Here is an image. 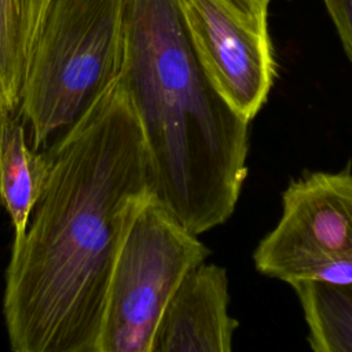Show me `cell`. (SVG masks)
I'll use <instances>...</instances> for the list:
<instances>
[{
  "label": "cell",
  "instance_id": "7",
  "mask_svg": "<svg viewBox=\"0 0 352 352\" xmlns=\"http://www.w3.org/2000/svg\"><path fill=\"white\" fill-rule=\"evenodd\" d=\"M227 272L201 264L182 283L150 352H232L238 322L228 311Z\"/></svg>",
  "mask_w": 352,
  "mask_h": 352
},
{
  "label": "cell",
  "instance_id": "2",
  "mask_svg": "<svg viewBox=\"0 0 352 352\" xmlns=\"http://www.w3.org/2000/svg\"><path fill=\"white\" fill-rule=\"evenodd\" d=\"M120 80L143 129L154 198L194 235L227 221L248 175L249 122L209 82L175 0H128Z\"/></svg>",
  "mask_w": 352,
  "mask_h": 352
},
{
  "label": "cell",
  "instance_id": "9",
  "mask_svg": "<svg viewBox=\"0 0 352 352\" xmlns=\"http://www.w3.org/2000/svg\"><path fill=\"white\" fill-rule=\"evenodd\" d=\"M50 0H0V111L19 110L30 55Z\"/></svg>",
  "mask_w": 352,
  "mask_h": 352
},
{
  "label": "cell",
  "instance_id": "8",
  "mask_svg": "<svg viewBox=\"0 0 352 352\" xmlns=\"http://www.w3.org/2000/svg\"><path fill=\"white\" fill-rule=\"evenodd\" d=\"M45 177V155L30 148L21 111H0V202L11 216L14 241L22 236Z\"/></svg>",
  "mask_w": 352,
  "mask_h": 352
},
{
  "label": "cell",
  "instance_id": "1",
  "mask_svg": "<svg viewBox=\"0 0 352 352\" xmlns=\"http://www.w3.org/2000/svg\"><path fill=\"white\" fill-rule=\"evenodd\" d=\"M47 177L12 243L4 319L12 352H99L111 274L153 197L148 151L118 78L43 151Z\"/></svg>",
  "mask_w": 352,
  "mask_h": 352
},
{
  "label": "cell",
  "instance_id": "3",
  "mask_svg": "<svg viewBox=\"0 0 352 352\" xmlns=\"http://www.w3.org/2000/svg\"><path fill=\"white\" fill-rule=\"evenodd\" d=\"M128 0H50L19 111L30 148L58 143L120 78Z\"/></svg>",
  "mask_w": 352,
  "mask_h": 352
},
{
  "label": "cell",
  "instance_id": "4",
  "mask_svg": "<svg viewBox=\"0 0 352 352\" xmlns=\"http://www.w3.org/2000/svg\"><path fill=\"white\" fill-rule=\"evenodd\" d=\"M209 249L154 195L136 213L109 283L99 352H150L184 279Z\"/></svg>",
  "mask_w": 352,
  "mask_h": 352
},
{
  "label": "cell",
  "instance_id": "6",
  "mask_svg": "<svg viewBox=\"0 0 352 352\" xmlns=\"http://www.w3.org/2000/svg\"><path fill=\"white\" fill-rule=\"evenodd\" d=\"M188 43L209 82L250 122L276 76L268 30L271 0H175Z\"/></svg>",
  "mask_w": 352,
  "mask_h": 352
},
{
  "label": "cell",
  "instance_id": "10",
  "mask_svg": "<svg viewBox=\"0 0 352 352\" xmlns=\"http://www.w3.org/2000/svg\"><path fill=\"white\" fill-rule=\"evenodd\" d=\"M302 308L312 352H352V283L290 285Z\"/></svg>",
  "mask_w": 352,
  "mask_h": 352
},
{
  "label": "cell",
  "instance_id": "11",
  "mask_svg": "<svg viewBox=\"0 0 352 352\" xmlns=\"http://www.w3.org/2000/svg\"><path fill=\"white\" fill-rule=\"evenodd\" d=\"M338 32L342 47L352 60V0H322Z\"/></svg>",
  "mask_w": 352,
  "mask_h": 352
},
{
  "label": "cell",
  "instance_id": "5",
  "mask_svg": "<svg viewBox=\"0 0 352 352\" xmlns=\"http://www.w3.org/2000/svg\"><path fill=\"white\" fill-rule=\"evenodd\" d=\"M256 270L287 285L352 283V172H309L282 194V214L258 242Z\"/></svg>",
  "mask_w": 352,
  "mask_h": 352
}]
</instances>
